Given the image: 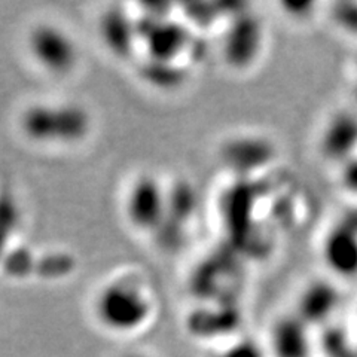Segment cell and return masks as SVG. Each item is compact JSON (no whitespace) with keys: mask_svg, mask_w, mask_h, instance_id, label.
Listing matches in <instances>:
<instances>
[{"mask_svg":"<svg viewBox=\"0 0 357 357\" xmlns=\"http://www.w3.org/2000/svg\"><path fill=\"white\" fill-rule=\"evenodd\" d=\"M155 299L149 284L137 275L112 278L97 290L93 301L94 319L114 335H132L148 325Z\"/></svg>","mask_w":357,"mask_h":357,"instance_id":"obj_1","label":"cell"},{"mask_svg":"<svg viewBox=\"0 0 357 357\" xmlns=\"http://www.w3.org/2000/svg\"><path fill=\"white\" fill-rule=\"evenodd\" d=\"M89 112L72 102H39L27 106L20 116V130L36 144L72 146L91 132Z\"/></svg>","mask_w":357,"mask_h":357,"instance_id":"obj_2","label":"cell"},{"mask_svg":"<svg viewBox=\"0 0 357 357\" xmlns=\"http://www.w3.org/2000/svg\"><path fill=\"white\" fill-rule=\"evenodd\" d=\"M31 61L51 76H67L79 64L81 52L76 39L57 22H38L26 38Z\"/></svg>","mask_w":357,"mask_h":357,"instance_id":"obj_3","label":"cell"},{"mask_svg":"<svg viewBox=\"0 0 357 357\" xmlns=\"http://www.w3.org/2000/svg\"><path fill=\"white\" fill-rule=\"evenodd\" d=\"M169 208V189L158 177L142 173L132 178L124 198V211L130 225L139 232L160 228Z\"/></svg>","mask_w":357,"mask_h":357,"instance_id":"obj_4","label":"cell"},{"mask_svg":"<svg viewBox=\"0 0 357 357\" xmlns=\"http://www.w3.org/2000/svg\"><path fill=\"white\" fill-rule=\"evenodd\" d=\"M321 258L335 275H357V228L349 219L328 231L321 243Z\"/></svg>","mask_w":357,"mask_h":357,"instance_id":"obj_5","label":"cell"},{"mask_svg":"<svg viewBox=\"0 0 357 357\" xmlns=\"http://www.w3.org/2000/svg\"><path fill=\"white\" fill-rule=\"evenodd\" d=\"M320 152L326 160L344 165L357 155V115L349 110L333 114L320 134Z\"/></svg>","mask_w":357,"mask_h":357,"instance_id":"obj_6","label":"cell"},{"mask_svg":"<svg viewBox=\"0 0 357 357\" xmlns=\"http://www.w3.org/2000/svg\"><path fill=\"white\" fill-rule=\"evenodd\" d=\"M303 320H283L273 332V347L277 357H305L308 350Z\"/></svg>","mask_w":357,"mask_h":357,"instance_id":"obj_7","label":"cell"},{"mask_svg":"<svg viewBox=\"0 0 357 357\" xmlns=\"http://www.w3.org/2000/svg\"><path fill=\"white\" fill-rule=\"evenodd\" d=\"M303 310L310 316V319L325 317L335 308L337 304V295L329 284H312L307 289L303 296Z\"/></svg>","mask_w":357,"mask_h":357,"instance_id":"obj_8","label":"cell"},{"mask_svg":"<svg viewBox=\"0 0 357 357\" xmlns=\"http://www.w3.org/2000/svg\"><path fill=\"white\" fill-rule=\"evenodd\" d=\"M341 182L344 189L357 195V155L341 167Z\"/></svg>","mask_w":357,"mask_h":357,"instance_id":"obj_9","label":"cell"},{"mask_svg":"<svg viewBox=\"0 0 357 357\" xmlns=\"http://www.w3.org/2000/svg\"><path fill=\"white\" fill-rule=\"evenodd\" d=\"M121 357H151V356L144 354V353H128V354H124V356H121Z\"/></svg>","mask_w":357,"mask_h":357,"instance_id":"obj_10","label":"cell"}]
</instances>
